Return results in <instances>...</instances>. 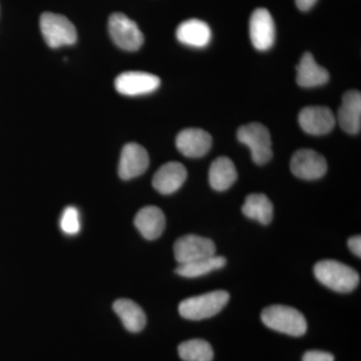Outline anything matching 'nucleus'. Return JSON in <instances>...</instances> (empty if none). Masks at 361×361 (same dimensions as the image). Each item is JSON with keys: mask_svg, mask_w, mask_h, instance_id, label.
<instances>
[{"mask_svg": "<svg viewBox=\"0 0 361 361\" xmlns=\"http://www.w3.org/2000/svg\"><path fill=\"white\" fill-rule=\"evenodd\" d=\"M299 125L306 134H329L336 126V116L326 106H307L300 111Z\"/></svg>", "mask_w": 361, "mask_h": 361, "instance_id": "f8f14e48", "label": "nucleus"}, {"mask_svg": "<svg viewBox=\"0 0 361 361\" xmlns=\"http://www.w3.org/2000/svg\"><path fill=\"white\" fill-rule=\"evenodd\" d=\"M39 25L45 42L52 49L71 45L77 42L78 35L75 25L61 14L42 13Z\"/></svg>", "mask_w": 361, "mask_h": 361, "instance_id": "20e7f679", "label": "nucleus"}, {"mask_svg": "<svg viewBox=\"0 0 361 361\" xmlns=\"http://www.w3.org/2000/svg\"><path fill=\"white\" fill-rule=\"evenodd\" d=\"M160 78L144 71H126L115 80L116 90L121 94L135 97L151 94L160 87Z\"/></svg>", "mask_w": 361, "mask_h": 361, "instance_id": "6e6552de", "label": "nucleus"}, {"mask_svg": "<svg viewBox=\"0 0 361 361\" xmlns=\"http://www.w3.org/2000/svg\"><path fill=\"white\" fill-rule=\"evenodd\" d=\"M297 84L303 87H315L326 84L329 80V71L316 63L310 52H305L296 66Z\"/></svg>", "mask_w": 361, "mask_h": 361, "instance_id": "f3484780", "label": "nucleus"}, {"mask_svg": "<svg viewBox=\"0 0 361 361\" xmlns=\"http://www.w3.org/2000/svg\"><path fill=\"white\" fill-rule=\"evenodd\" d=\"M176 35L182 44L198 49L207 47L212 39L210 26L200 20H189L180 23Z\"/></svg>", "mask_w": 361, "mask_h": 361, "instance_id": "a211bd4d", "label": "nucleus"}, {"mask_svg": "<svg viewBox=\"0 0 361 361\" xmlns=\"http://www.w3.org/2000/svg\"><path fill=\"white\" fill-rule=\"evenodd\" d=\"M238 174L231 159L220 157L211 164L209 182L216 191L223 192L229 189L236 182Z\"/></svg>", "mask_w": 361, "mask_h": 361, "instance_id": "6ab92c4d", "label": "nucleus"}, {"mask_svg": "<svg viewBox=\"0 0 361 361\" xmlns=\"http://www.w3.org/2000/svg\"><path fill=\"white\" fill-rule=\"evenodd\" d=\"M242 212L249 219L263 225L270 224L273 219V205L264 194H250L242 207Z\"/></svg>", "mask_w": 361, "mask_h": 361, "instance_id": "412c9836", "label": "nucleus"}, {"mask_svg": "<svg viewBox=\"0 0 361 361\" xmlns=\"http://www.w3.org/2000/svg\"><path fill=\"white\" fill-rule=\"evenodd\" d=\"M116 315L122 320L123 326L130 332L142 331L146 326L147 317L141 306L130 299H118L113 305Z\"/></svg>", "mask_w": 361, "mask_h": 361, "instance_id": "aec40b11", "label": "nucleus"}, {"mask_svg": "<svg viewBox=\"0 0 361 361\" xmlns=\"http://www.w3.org/2000/svg\"><path fill=\"white\" fill-rule=\"evenodd\" d=\"M227 263L223 256H211V257L201 258L192 262L179 264L176 273L180 276L186 278H197L209 274L213 271L221 269Z\"/></svg>", "mask_w": 361, "mask_h": 361, "instance_id": "4be33fe9", "label": "nucleus"}, {"mask_svg": "<svg viewBox=\"0 0 361 361\" xmlns=\"http://www.w3.org/2000/svg\"><path fill=\"white\" fill-rule=\"evenodd\" d=\"M134 223L145 239L156 240L165 230L166 217L158 207H144L135 215Z\"/></svg>", "mask_w": 361, "mask_h": 361, "instance_id": "dca6fc26", "label": "nucleus"}, {"mask_svg": "<svg viewBox=\"0 0 361 361\" xmlns=\"http://www.w3.org/2000/svg\"><path fill=\"white\" fill-rule=\"evenodd\" d=\"M348 247L355 256L360 258L361 256V237L360 235L351 237L348 239Z\"/></svg>", "mask_w": 361, "mask_h": 361, "instance_id": "a878e982", "label": "nucleus"}, {"mask_svg": "<svg viewBox=\"0 0 361 361\" xmlns=\"http://www.w3.org/2000/svg\"><path fill=\"white\" fill-rule=\"evenodd\" d=\"M187 170L183 164L169 161L161 166L153 178V186L159 193L170 195L175 193L187 179Z\"/></svg>", "mask_w": 361, "mask_h": 361, "instance_id": "4468645a", "label": "nucleus"}, {"mask_svg": "<svg viewBox=\"0 0 361 361\" xmlns=\"http://www.w3.org/2000/svg\"><path fill=\"white\" fill-rule=\"evenodd\" d=\"M61 228L66 234L75 235L80 232V214L75 207H68L61 218Z\"/></svg>", "mask_w": 361, "mask_h": 361, "instance_id": "b1692460", "label": "nucleus"}, {"mask_svg": "<svg viewBox=\"0 0 361 361\" xmlns=\"http://www.w3.org/2000/svg\"><path fill=\"white\" fill-rule=\"evenodd\" d=\"M148 152L141 145L129 142L123 148L118 164V176L121 179L130 180L139 177L149 167Z\"/></svg>", "mask_w": 361, "mask_h": 361, "instance_id": "9b49d317", "label": "nucleus"}, {"mask_svg": "<svg viewBox=\"0 0 361 361\" xmlns=\"http://www.w3.org/2000/svg\"><path fill=\"white\" fill-rule=\"evenodd\" d=\"M229 300L230 295L227 291L209 292L183 300L179 305V313L185 319L199 322L217 315Z\"/></svg>", "mask_w": 361, "mask_h": 361, "instance_id": "7ed1b4c3", "label": "nucleus"}, {"mask_svg": "<svg viewBox=\"0 0 361 361\" xmlns=\"http://www.w3.org/2000/svg\"><path fill=\"white\" fill-rule=\"evenodd\" d=\"M261 319L268 329L290 336H302L307 331V322L300 311L286 305H271L261 313Z\"/></svg>", "mask_w": 361, "mask_h": 361, "instance_id": "f03ea898", "label": "nucleus"}, {"mask_svg": "<svg viewBox=\"0 0 361 361\" xmlns=\"http://www.w3.org/2000/svg\"><path fill=\"white\" fill-rule=\"evenodd\" d=\"M316 279L339 293L355 290L360 281V274L353 268L336 260H322L314 266Z\"/></svg>", "mask_w": 361, "mask_h": 361, "instance_id": "f257e3e1", "label": "nucleus"}, {"mask_svg": "<svg viewBox=\"0 0 361 361\" xmlns=\"http://www.w3.org/2000/svg\"><path fill=\"white\" fill-rule=\"evenodd\" d=\"M291 172L303 180H317L327 172V163L324 157L310 149L297 151L291 159Z\"/></svg>", "mask_w": 361, "mask_h": 361, "instance_id": "1a4fd4ad", "label": "nucleus"}, {"mask_svg": "<svg viewBox=\"0 0 361 361\" xmlns=\"http://www.w3.org/2000/svg\"><path fill=\"white\" fill-rule=\"evenodd\" d=\"M109 32L113 42L125 51H137L144 44V35L139 26L123 13L111 14L109 18Z\"/></svg>", "mask_w": 361, "mask_h": 361, "instance_id": "423d86ee", "label": "nucleus"}, {"mask_svg": "<svg viewBox=\"0 0 361 361\" xmlns=\"http://www.w3.org/2000/svg\"><path fill=\"white\" fill-rule=\"evenodd\" d=\"M252 44L258 51L270 49L275 42L276 28L271 13L266 8H257L250 18Z\"/></svg>", "mask_w": 361, "mask_h": 361, "instance_id": "9d476101", "label": "nucleus"}, {"mask_svg": "<svg viewBox=\"0 0 361 361\" xmlns=\"http://www.w3.org/2000/svg\"><path fill=\"white\" fill-rule=\"evenodd\" d=\"M338 122L341 129L350 135H356L361 129V94L358 90H349L342 97L338 110Z\"/></svg>", "mask_w": 361, "mask_h": 361, "instance_id": "2eb2a0df", "label": "nucleus"}, {"mask_svg": "<svg viewBox=\"0 0 361 361\" xmlns=\"http://www.w3.org/2000/svg\"><path fill=\"white\" fill-rule=\"evenodd\" d=\"M212 137L201 129L183 130L176 139V146L182 155L188 158H201L212 147Z\"/></svg>", "mask_w": 361, "mask_h": 361, "instance_id": "ddd939ff", "label": "nucleus"}, {"mask_svg": "<svg viewBox=\"0 0 361 361\" xmlns=\"http://www.w3.org/2000/svg\"><path fill=\"white\" fill-rule=\"evenodd\" d=\"M175 258L179 264L192 262L215 255L216 246L212 240L189 234L180 237L174 245Z\"/></svg>", "mask_w": 361, "mask_h": 361, "instance_id": "0eeeda50", "label": "nucleus"}, {"mask_svg": "<svg viewBox=\"0 0 361 361\" xmlns=\"http://www.w3.org/2000/svg\"><path fill=\"white\" fill-rule=\"evenodd\" d=\"M296 6L300 11H307L314 6L317 0H295Z\"/></svg>", "mask_w": 361, "mask_h": 361, "instance_id": "bb28decb", "label": "nucleus"}, {"mask_svg": "<svg viewBox=\"0 0 361 361\" xmlns=\"http://www.w3.org/2000/svg\"><path fill=\"white\" fill-rule=\"evenodd\" d=\"M180 357L184 361H212L214 351L209 342L203 339H191L183 342L178 348Z\"/></svg>", "mask_w": 361, "mask_h": 361, "instance_id": "5701e85b", "label": "nucleus"}, {"mask_svg": "<svg viewBox=\"0 0 361 361\" xmlns=\"http://www.w3.org/2000/svg\"><path fill=\"white\" fill-rule=\"evenodd\" d=\"M237 137L251 151L252 159L257 165H265L272 159V142L269 130L262 123H252L242 126Z\"/></svg>", "mask_w": 361, "mask_h": 361, "instance_id": "39448f33", "label": "nucleus"}, {"mask_svg": "<svg viewBox=\"0 0 361 361\" xmlns=\"http://www.w3.org/2000/svg\"><path fill=\"white\" fill-rule=\"evenodd\" d=\"M302 361H334V356L325 351L310 350L303 355Z\"/></svg>", "mask_w": 361, "mask_h": 361, "instance_id": "393cba45", "label": "nucleus"}]
</instances>
